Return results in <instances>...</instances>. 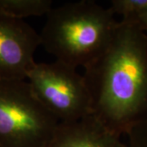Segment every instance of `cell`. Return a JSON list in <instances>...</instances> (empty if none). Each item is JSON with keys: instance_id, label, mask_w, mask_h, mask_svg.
<instances>
[{"instance_id": "4", "label": "cell", "mask_w": 147, "mask_h": 147, "mask_svg": "<svg viewBox=\"0 0 147 147\" xmlns=\"http://www.w3.org/2000/svg\"><path fill=\"white\" fill-rule=\"evenodd\" d=\"M37 99L59 123L92 115L91 99L83 75L66 64L35 63L27 76Z\"/></svg>"}, {"instance_id": "9", "label": "cell", "mask_w": 147, "mask_h": 147, "mask_svg": "<svg viewBox=\"0 0 147 147\" xmlns=\"http://www.w3.org/2000/svg\"><path fill=\"white\" fill-rule=\"evenodd\" d=\"M127 135L128 137L127 147H147V120L133 127Z\"/></svg>"}, {"instance_id": "10", "label": "cell", "mask_w": 147, "mask_h": 147, "mask_svg": "<svg viewBox=\"0 0 147 147\" xmlns=\"http://www.w3.org/2000/svg\"><path fill=\"white\" fill-rule=\"evenodd\" d=\"M135 23H137L144 31L147 32V11L137 17Z\"/></svg>"}, {"instance_id": "1", "label": "cell", "mask_w": 147, "mask_h": 147, "mask_svg": "<svg viewBox=\"0 0 147 147\" xmlns=\"http://www.w3.org/2000/svg\"><path fill=\"white\" fill-rule=\"evenodd\" d=\"M92 115L116 135L147 120V34L119 21L105 52L84 68Z\"/></svg>"}, {"instance_id": "7", "label": "cell", "mask_w": 147, "mask_h": 147, "mask_svg": "<svg viewBox=\"0 0 147 147\" xmlns=\"http://www.w3.org/2000/svg\"><path fill=\"white\" fill-rule=\"evenodd\" d=\"M52 8L51 0H0V13L19 20L47 16Z\"/></svg>"}, {"instance_id": "3", "label": "cell", "mask_w": 147, "mask_h": 147, "mask_svg": "<svg viewBox=\"0 0 147 147\" xmlns=\"http://www.w3.org/2000/svg\"><path fill=\"white\" fill-rule=\"evenodd\" d=\"M58 123L26 80H0V147H46Z\"/></svg>"}, {"instance_id": "6", "label": "cell", "mask_w": 147, "mask_h": 147, "mask_svg": "<svg viewBox=\"0 0 147 147\" xmlns=\"http://www.w3.org/2000/svg\"><path fill=\"white\" fill-rule=\"evenodd\" d=\"M46 147H127L120 137L92 115L69 123H59Z\"/></svg>"}, {"instance_id": "5", "label": "cell", "mask_w": 147, "mask_h": 147, "mask_svg": "<svg viewBox=\"0 0 147 147\" xmlns=\"http://www.w3.org/2000/svg\"><path fill=\"white\" fill-rule=\"evenodd\" d=\"M40 45V34L26 21L0 13V80H26Z\"/></svg>"}, {"instance_id": "8", "label": "cell", "mask_w": 147, "mask_h": 147, "mask_svg": "<svg viewBox=\"0 0 147 147\" xmlns=\"http://www.w3.org/2000/svg\"><path fill=\"white\" fill-rule=\"evenodd\" d=\"M109 9L114 15H121L123 21L135 22L147 11V0H113Z\"/></svg>"}, {"instance_id": "2", "label": "cell", "mask_w": 147, "mask_h": 147, "mask_svg": "<svg viewBox=\"0 0 147 147\" xmlns=\"http://www.w3.org/2000/svg\"><path fill=\"white\" fill-rule=\"evenodd\" d=\"M118 24L109 8L93 1L65 3L47 13L41 45L56 61L85 68L105 52Z\"/></svg>"}]
</instances>
